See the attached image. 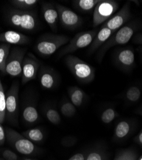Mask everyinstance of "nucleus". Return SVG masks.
I'll use <instances>...</instances> for the list:
<instances>
[{
	"label": "nucleus",
	"instance_id": "1",
	"mask_svg": "<svg viewBox=\"0 0 142 160\" xmlns=\"http://www.w3.org/2000/svg\"><path fill=\"white\" fill-rule=\"evenodd\" d=\"M140 28L138 21H133L129 23L114 33L99 49L97 59L99 62L104 58L106 52L111 48L127 44L130 41L135 33Z\"/></svg>",
	"mask_w": 142,
	"mask_h": 160
},
{
	"label": "nucleus",
	"instance_id": "2",
	"mask_svg": "<svg viewBox=\"0 0 142 160\" xmlns=\"http://www.w3.org/2000/svg\"><path fill=\"white\" fill-rule=\"evenodd\" d=\"M66 66L79 82L87 84L94 81L95 69L78 57L68 55L64 59Z\"/></svg>",
	"mask_w": 142,
	"mask_h": 160
},
{
	"label": "nucleus",
	"instance_id": "3",
	"mask_svg": "<svg viewBox=\"0 0 142 160\" xmlns=\"http://www.w3.org/2000/svg\"><path fill=\"white\" fill-rule=\"evenodd\" d=\"M6 18L9 24L22 31L33 32L38 26L37 17L33 12L12 9L7 12Z\"/></svg>",
	"mask_w": 142,
	"mask_h": 160
},
{
	"label": "nucleus",
	"instance_id": "4",
	"mask_svg": "<svg viewBox=\"0 0 142 160\" xmlns=\"http://www.w3.org/2000/svg\"><path fill=\"white\" fill-rule=\"evenodd\" d=\"M69 41V38L66 35L45 34L38 39L35 46V50L38 55L42 57H49Z\"/></svg>",
	"mask_w": 142,
	"mask_h": 160
},
{
	"label": "nucleus",
	"instance_id": "5",
	"mask_svg": "<svg viewBox=\"0 0 142 160\" xmlns=\"http://www.w3.org/2000/svg\"><path fill=\"white\" fill-rule=\"evenodd\" d=\"M98 32V28H95L92 30L77 33L70 40L69 43L60 51L58 58L66 56V55H70L71 53L78 49L89 46L92 44Z\"/></svg>",
	"mask_w": 142,
	"mask_h": 160
},
{
	"label": "nucleus",
	"instance_id": "6",
	"mask_svg": "<svg viewBox=\"0 0 142 160\" xmlns=\"http://www.w3.org/2000/svg\"><path fill=\"white\" fill-rule=\"evenodd\" d=\"M119 7V2L115 0H101L93 12L92 27L97 28L108 21L117 11Z\"/></svg>",
	"mask_w": 142,
	"mask_h": 160
},
{
	"label": "nucleus",
	"instance_id": "7",
	"mask_svg": "<svg viewBox=\"0 0 142 160\" xmlns=\"http://www.w3.org/2000/svg\"><path fill=\"white\" fill-rule=\"evenodd\" d=\"M6 137L9 143L20 153L25 155L32 154L36 151L35 145L30 140L20 135L15 130L7 128Z\"/></svg>",
	"mask_w": 142,
	"mask_h": 160
},
{
	"label": "nucleus",
	"instance_id": "8",
	"mask_svg": "<svg viewBox=\"0 0 142 160\" xmlns=\"http://www.w3.org/2000/svg\"><path fill=\"white\" fill-rule=\"evenodd\" d=\"M115 65L124 72L131 71L135 67V56L133 49L130 47L120 48L113 54Z\"/></svg>",
	"mask_w": 142,
	"mask_h": 160
},
{
	"label": "nucleus",
	"instance_id": "9",
	"mask_svg": "<svg viewBox=\"0 0 142 160\" xmlns=\"http://www.w3.org/2000/svg\"><path fill=\"white\" fill-rule=\"evenodd\" d=\"M55 6L58 10L59 21L64 28L69 30H75L81 26L83 19L76 12L60 4Z\"/></svg>",
	"mask_w": 142,
	"mask_h": 160
},
{
	"label": "nucleus",
	"instance_id": "10",
	"mask_svg": "<svg viewBox=\"0 0 142 160\" xmlns=\"http://www.w3.org/2000/svg\"><path fill=\"white\" fill-rule=\"evenodd\" d=\"M130 8L131 3L127 2L118 12L115 14L108 21L102 24L101 27L107 28L115 33L131 19Z\"/></svg>",
	"mask_w": 142,
	"mask_h": 160
},
{
	"label": "nucleus",
	"instance_id": "11",
	"mask_svg": "<svg viewBox=\"0 0 142 160\" xmlns=\"http://www.w3.org/2000/svg\"><path fill=\"white\" fill-rule=\"evenodd\" d=\"M26 49L14 48L9 54L6 63V74L16 77L22 74V65L24 58Z\"/></svg>",
	"mask_w": 142,
	"mask_h": 160
},
{
	"label": "nucleus",
	"instance_id": "12",
	"mask_svg": "<svg viewBox=\"0 0 142 160\" xmlns=\"http://www.w3.org/2000/svg\"><path fill=\"white\" fill-rule=\"evenodd\" d=\"M40 67V62L32 53L24 57L22 65V84L27 83L34 79L37 74Z\"/></svg>",
	"mask_w": 142,
	"mask_h": 160
},
{
	"label": "nucleus",
	"instance_id": "13",
	"mask_svg": "<svg viewBox=\"0 0 142 160\" xmlns=\"http://www.w3.org/2000/svg\"><path fill=\"white\" fill-rule=\"evenodd\" d=\"M19 85L17 82L13 83L6 95V108L8 119L13 122L17 121V101Z\"/></svg>",
	"mask_w": 142,
	"mask_h": 160
},
{
	"label": "nucleus",
	"instance_id": "14",
	"mask_svg": "<svg viewBox=\"0 0 142 160\" xmlns=\"http://www.w3.org/2000/svg\"><path fill=\"white\" fill-rule=\"evenodd\" d=\"M38 78L41 85L45 89H53L58 84V78L56 72L48 67H42Z\"/></svg>",
	"mask_w": 142,
	"mask_h": 160
},
{
	"label": "nucleus",
	"instance_id": "15",
	"mask_svg": "<svg viewBox=\"0 0 142 160\" xmlns=\"http://www.w3.org/2000/svg\"><path fill=\"white\" fill-rule=\"evenodd\" d=\"M42 11L45 21L51 30L56 32L57 30V24L59 19L56 6L51 3H44L42 5Z\"/></svg>",
	"mask_w": 142,
	"mask_h": 160
},
{
	"label": "nucleus",
	"instance_id": "16",
	"mask_svg": "<svg viewBox=\"0 0 142 160\" xmlns=\"http://www.w3.org/2000/svg\"><path fill=\"white\" fill-rule=\"evenodd\" d=\"M30 38L21 33L8 30L0 33V42L8 44L24 45L30 42Z\"/></svg>",
	"mask_w": 142,
	"mask_h": 160
},
{
	"label": "nucleus",
	"instance_id": "17",
	"mask_svg": "<svg viewBox=\"0 0 142 160\" xmlns=\"http://www.w3.org/2000/svg\"><path fill=\"white\" fill-rule=\"evenodd\" d=\"M113 33L114 32L111 30L107 28L101 27L93 40L92 44L89 46L88 50V54L92 55L97 50L99 49Z\"/></svg>",
	"mask_w": 142,
	"mask_h": 160
},
{
	"label": "nucleus",
	"instance_id": "18",
	"mask_svg": "<svg viewBox=\"0 0 142 160\" xmlns=\"http://www.w3.org/2000/svg\"><path fill=\"white\" fill-rule=\"evenodd\" d=\"M101 0H74L73 6L76 9L84 13L91 12L94 10L97 5Z\"/></svg>",
	"mask_w": 142,
	"mask_h": 160
},
{
	"label": "nucleus",
	"instance_id": "19",
	"mask_svg": "<svg viewBox=\"0 0 142 160\" xmlns=\"http://www.w3.org/2000/svg\"><path fill=\"white\" fill-rule=\"evenodd\" d=\"M132 130V124L127 121H122L116 126L115 129V138L120 140L127 137Z\"/></svg>",
	"mask_w": 142,
	"mask_h": 160
},
{
	"label": "nucleus",
	"instance_id": "20",
	"mask_svg": "<svg viewBox=\"0 0 142 160\" xmlns=\"http://www.w3.org/2000/svg\"><path fill=\"white\" fill-rule=\"evenodd\" d=\"M69 95L71 102L75 106H80L85 98V93L77 87H72L69 89Z\"/></svg>",
	"mask_w": 142,
	"mask_h": 160
},
{
	"label": "nucleus",
	"instance_id": "21",
	"mask_svg": "<svg viewBox=\"0 0 142 160\" xmlns=\"http://www.w3.org/2000/svg\"><path fill=\"white\" fill-rule=\"evenodd\" d=\"M22 117L27 122L33 124L38 121V113L35 107L32 105H28L24 108L22 112Z\"/></svg>",
	"mask_w": 142,
	"mask_h": 160
},
{
	"label": "nucleus",
	"instance_id": "22",
	"mask_svg": "<svg viewBox=\"0 0 142 160\" xmlns=\"http://www.w3.org/2000/svg\"><path fill=\"white\" fill-rule=\"evenodd\" d=\"M22 135L31 142H41L44 140L43 132L39 128H33L27 130L23 132Z\"/></svg>",
	"mask_w": 142,
	"mask_h": 160
},
{
	"label": "nucleus",
	"instance_id": "23",
	"mask_svg": "<svg viewBox=\"0 0 142 160\" xmlns=\"http://www.w3.org/2000/svg\"><path fill=\"white\" fill-rule=\"evenodd\" d=\"M10 45L3 43L0 45V71L6 74V63L10 54Z\"/></svg>",
	"mask_w": 142,
	"mask_h": 160
},
{
	"label": "nucleus",
	"instance_id": "24",
	"mask_svg": "<svg viewBox=\"0 0 142 160\" xmlns=\"http://www.w3.org/2000/svg\"><path fill=\"white\" fill-rule=\"evenodd\" d=\"M10 2L16 9L24 10L33 7L38 1L37 0H13V1H10Z\"/></svg>",
	"mask_w": 142,
	"mask_h": 160
},
{
	"label": "nucleus",
	"instance_id": "25",
	"mask_svg": "<svg viewBox=\"0 0 142 160\" xmlns=\"http://www.w3.org/2000/svg\"><path fill=\"white\" fill-rule=\"evenodd\" d=\"M141 95L140 89L138 87H131L129 88L125 93L126 99L131 102H136L139 101Z\"/></svg>",
	"mask_w": 142,
	"mask_h": 160
},
{
	"label": "nucleus",
	"instance_id": "26",
	"mask_svg": "<svg viewBox=\"0 0 142 160\" xmlns=\"http://www.w3.org/2000/svg\"><path fill=\"white\" fill-rule=\"evenodd\" d=\"M6 112V95L4 93L3 85L0 79V124L4 121Z\"/></svg>",
	"mask_w": 142,
	"mask_h": 160
},
{
	"label": "nucleus",
	"instance_id": "27",
	"mask_svg": "<svg viewBox=\"0 0 142 160\" xmlns=\"http://www.w3.org/2000/svg\"><path fill=\"white\" fill-rule=\"evenodd\" d=\"M118 115L117 112H116V110L113 108H110L106 109L102 113L100 119L103 123L107 124L111 123Z\"/></svg>",
	"mask_w": 142,
	"mask_h": 160
},
{
	"label": "nucleus",
	"instance_id": "28",
	"mask_svg": "<svg viewBox=\"0 0 142 160\" xmlns=\"http://www.w3.org/2000/svg\"><path fill=\"white\" fill-rule=\"evenodd\" d=\"M61 113L67 117H71L74 116L76 112V106L70 102H64L61 106Z\"/></svg>",
	"mask_w": 142,
	"mask_h": 160
},
{
	"label": "nucleus",
	"instance_id": "29",
	"mask_svg": "<svg viewBox=\"0 0 142 160\" xmlns=\"http://www.w3.org/2000/svg\"><path fill=\"white\" fill-rule=\"evenodd\" d=\"M46 115L48 121L55 125H58L61 122L60 114L56 110L53 108L47 109L46 112Z\"/></svg>",
	"mask_w": 142,
	"mask_h": 160
},
{
	"label": "nucleus",
	"instance_id": "30",
	"mask_svg": "<svg viewBox=\"0 0 142 160\" xmlns=\"http://www.w3.org/2000/svg\"><path fill=\"white\" fill-rule=\"evenodd\" d=\"M85 160H104V154L101 151L94 150L88 154Z\"/></svg>",
	"mask_w": 142,
	"mask_h": 160
},
{
	"label": "nucleus",
	"instance_id": "31",
	"mask_svg": "<svg viewBox=\"0 0 142 160\" xmlns=\"http://www.w3.org/2000/svg\"><path fill=\"white\" fill-rule=\"evenodd\" d=\"M123 160H136V155L132 150H124L122 151Z\"/></svg>",
	"mask_w": 142,
	"mask_h": 160
},
{
	"label": "nucleus",
	"instance_id": "32",
	"mask_svg": "<svg viewBox=\"0 0 142 160\" xmlns=\"http://www.w3.org/2000/svg\"><path fill=\"white\" fill-rule=\"evenodd\" d=\"M2 156L5 160H17V156L13 151L7 149L3 152Z\"/></svg>",
	"mask_w": 142,
	"mask_h": 160
},
{
	"label": "nucleus",
	"instance_id": "33",
	"mask_svg": "<svg viewBox=\"0 0 142 160\" xmlns=\"http://www.w3.org/2000/svg\"><path fill=\"white\" fill-rule=\"evenodd\" d=\"M5 139H6L5 131L2 124H0V146L3 145V143L5 142Z\"/></svg>",
	"mask_w": 142,
	"mask_h": 160
},
{
	"label": "nucleus",
	"instance_id": "34",
	"mask_svg": "<svg viewBox=\"0 0 142 160\" xmlns=\"http://www.w3.org/2000/svg\"><path fill=\"white\" fill-rule=\"evenodd\" d=\"M85 155L82 153H77L72 156L68 160H85Z\"/></svg>",
	"mask_w": 142,
	"mask_h": 160
},
{
	"label": "nucleus",
	"instance_id": "35",
	"mask_svg": "<svg viewBox=\"0 0 142 160\" xmlns=\"http://www.w3.org/2000/svg\"><path fill=\"white\" fill-rule=\"evenodd\" d=\"M133 42L135 44L142 46V33H138L134 37Z\"/></svg>",
	"mask_w": 142,
	"mask_h": 160
},
{
	"label": "nucleus",
	"instance_id": "36",
	"mask_svg": "<svg viewBox=\"0 0 142 160\" xmlns=\"http://www.w3.org/2000/svg\"><path fill=\"white\" fill-rule=\"evenodd\" d=\"M135 141L136 143L142 146V129L139 132V134L135 137Z\"/></svg>",
	"mask_w": 142,
	"mask_h": 160
},
{
	"label": "nucleus",
	"instance_id": "37",
	"mask_svg": "<svg viewBox=\"0 0 142 160\" xmlns=\"http://www.w3.org/2000/svg\"><path fill=\"white\" fill-rule=\"evenodd\" d=\"M115 160H123V155H122V151L117 155V157H116Z\"/></svg>",
	"mask_w": 142,
	"mask_h": 160
},
{
	"label": "nucleus",
	"instance_id": "38",
	"mask_svg": "<svg viewBox=\"0 0 142 160\" xmlns=\"http://www.w3.org/2000/svg\"><path fill=\"white\" fill-rule=\"evenodd\" d=\"M138 52H139V53H140V57H141V60H142V47L138 48Z\"/></svg>",
	"mask_w": 142,
	"mask_h": 160
},
{
	"label": "nucleus",
	"instance_id": "39",
	"mask_svg": "<svg viewBox=\"0 0 142 160\" xmlns=\"http://www.w3.org/2000/svg\"><path fill=\"white\" fill-rule=\"evenodd\" d=\"M139 113L141 115H142V108H141L140 110H139Z\"/></svg>",
	"mask_w": 142,
	"mask_h": 160
},
{
	"label": "nucleus",
	"instance_id": "40",
	"mask_svg": "<svg viewBox=\"0 0 142 160\" xmlns=\"http://www.w3.org/2000/svg\"><path fill=\"white\" fill-rule=\"evenodd\" d=\"M139 160H142V155H141V156L140 158V159H139Z\"/></svg>",
	"mask_w": 142,
	"mask_h": 160
},
{
	"label": "nucleus",
	"instance_id": "41",
	"mask_svg": "<svg viewBox=\"0 0 142 160\" xmlns=\"http://www.w3.org/2000/svg\"><path fill=\"white\" fill-rule=\"evenodd\" d=\"M24 160H33V159H24Z\"/></svg>",
	"mask_w": 142,
	"mask_h": 160
}]
</instances>
